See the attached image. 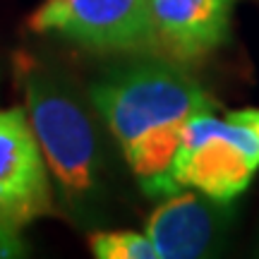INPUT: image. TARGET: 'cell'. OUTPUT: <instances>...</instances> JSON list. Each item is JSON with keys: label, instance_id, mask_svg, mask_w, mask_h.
I'll use <instances>...</instances> for the list:
<instances>
[{"label": "cell", "instance_id": "6da1fadb", "mask_svg": "<svg viewBox=\"0 0 259 259\" xmlns=\"http://www.w3.org/2000/svg\"><path fill=\"white\" fill-rule=\"evenodd\" d=\"M89 96L142 185L170 168L185 122L197 113L216 111L211 94L180 63L161 56L106 72L92 84Z\"/></svg>", "mask_w": 259, "mask_h": 259}, {"label": "cell", "instance_id": "7a4b0ae2", "mask_svg": "<svg viewBox=\"0 0 259 259\" xmlns=\"http://www.w3.org/2000/svg\"><path fill=\"white\" fill-rule=\"evenodd\" d=\"M12 67L51 180L65 206L84 219L103 197V154L92 113L72 84L38 56L17 51Z\"/></svg>", "mask_w": 259, "mask_h": 259}, {"label": "cell", "instance_id": "3957f363", "mask_svg": "<svg viewBox=\"0 0 259 259\" xmlns=\"http://www.w3.org/2000/svg\"><path fill=\"white\" fill-rule=\"evenodd\" d=\"M259 170V137L231 118L213 111L197 113L183 127L180 147L166 173L142 190L166 197L178 190H197L216 202L233 204Z\"/></svg>", "mask_w": 259, "mask_h": 259}, {"label": "cell", "instance_id": "277c9868", "mask_svg": "<svg viewBox=\"0 0 259 259\" xmlns=\"http://www.w3.org/2000/svg\"><path fill=\"white\" fill-rule=\"evenodd\" d=\"M27 24L94 53L156 56L149 0H44Z\"/></svg>", "mask_w": 259, "mask_h": 259}, {"label": "cell", "instance_id": "5b68a950", "mask_svg": "<svg viewBox=\"0 0 259 259\" xmlns=\"http://www.w3.org/2000/svg\"><path fill=\"white\" fill-rule=\"evenodd\" d=\"M46 158L24 108L0 111V221L22 231L53 211Z\"/></svg>", "mask_w": 259, "mask_h": 259}, {"label": "cell", "instance_id": "8992f818", "mask_svg": "<svg viewBox=\"0 0 259 259\" xmlns=\"http://www.w3.org/2000/svg\"><path fill=\"white\" fill-rule=\"evenodd\" d=\"M233 219L231 204L216 202L197 190L166 194L147 219L144 233L158 259H197L219 252Z\"/></svg>", "mask_w": 259, "mask_h": 259}, {"label": "cell", "instance_id": "52a82bcc", "mask_svg": "<svg viewBox=\"0 0 259 259\" xmlns=\"http://www.w3.org/2000/svg\"><path fill=\"white\" fill-rule=\"evenodd\" d=\"M235 0H149L156 56L194 63L231 38Z\"/></svg>", "mask_w": 259, "mask_h": 259}, {"label": "cell", "instance_id": "ba28073f", "mask_svg": "<svg viewBox=\"0 0 259 259\" xmlns=\"http://www.w3.org/2000/svg\"><path fill=\"white\" fill-rule=\"evenodd\" d=\"M89 250L99 259H158L147 233L96 231L89 235Z\"/></svg>", "mask_w": 259, "mask_h": 259}, {"label": "cell", "instance_id": "9c48e42d", "mask_svg": "<svg viewBox=\"0 0 259 259\" xmlns=\"http://www.w3.org/2000/svg\"><path fill=\"white\" fill-rule=\"evenodd\" d=\"M24 254V242L19 238V231L0 221V257H19Z\"/></svg>", "mask_w": 259, "mask_h": 259}, {"label": "cell", "instance_id": "30bf717a", "mask_svg": "<svg viewBox=\"0 0 259 259\" xmlns=\"http://www.w3.org/2000/svg\"><path fill=\"white\" fill-rule=\"evenodd\" d=\"M226 118L240 122L245 127H250L254 135L259 137V108H242V111H231Z\"/></svg>", "mask_w": 259, "mask_h": 259}]
</instances>
